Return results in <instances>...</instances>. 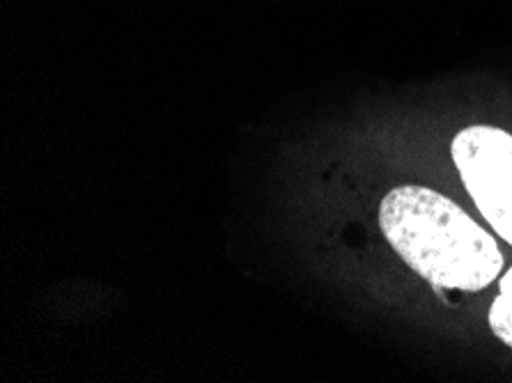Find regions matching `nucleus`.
Wrapping results in <instances>:
<instances>
[{
  "label": "nucleus",
  "instance_id": "obj_2",
  "mask_svg": "<svg viewBox=\"0 0 512 383\" xmlns=\"http://www.w3.org/2000/svg\"><path fill=\"white\" fill-rule=\"evenodd\" d=\"M451 154L478 211L512 246V136L496 127H467L455 136Z\"/></svg>",
  "mask_w": 512,
  "mask_h": 383
},
{
  "label": "nucleus",
  "instance_id": "obj_3",
  "mask_svg": "<svg viewBox=\"0 0 512 383\" xmlns=\"http://www.w3.org/2000/svg\"><path fill=\"white\" fill-rule=\"evenodd\" d=\"M490 326L496 338L512 349V269L499 283V296H496L490 308Z\"/></svg>",
  "mask_w": 512,
  "mask_h": 383
},
{
  "label": "nucleus",
  "instance_id": "obj_1",
  "mask_svg": "<svg viewBox=\"0 0 512 383\" xmlns=\"http://www.w3.org/2000/svg\"><path fill=\"white\" fill-rule=\"evenodd\" d=\"M379 225L409 269L434 287L480 292L503 269L492 234L446 195L423 186H400L386 195Z\"/></svg>",
  "mask_w": 512,
  "mask_h": 383
}]
</instances>
